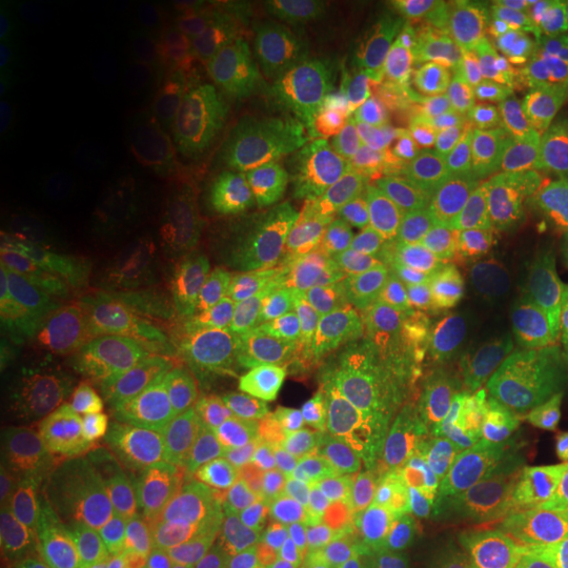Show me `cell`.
<instances>
[{
  "label": "cell",
  "mask_w": 568,
  "mask_h": 568,
  "mask_svg": "<svg viewBox=\"0 0 568 568\" xmlns=\"http://www.w3.org/2000/svg\"><path fill=\"white\" fill-rule=\"evenodd\" d=\"M568 295V258L527 209L479 216L453 258L429 339L445 385L495 400L531 364Z\"/></svg>",
  "instance_id": "cell-1"
},
{
  "label": "cell",
  "mask_w": 568,
  "mask_h": 568,
  "mask_svg": "<svg viewBox=\"0 0 568 568\" xmlns=\"http://www.w3.org/2000/svg\"><path fill=\"white\" fill-rule=\"evenodd\" d=\"M318 355L337 400L400 443H424L445 426L435 353L376 274L351 276L326 293Z\"/></svg>",
  "instance_id": "cell-2"
},
{
  "label": "cell",
  "mask_w": 568,
  "mask_h": 568,
  "mask_svg": "<svg viewBox=\"0 0 568 568\" xmlns=\"http://www.w3.org/2000/svg\"><path fill=\"white\" fill-rule=\"evenodd\" d=\"M345 529L337 447L308 437L266 468L234 535L237 568H308Z\"/></svg>",
  "instance_id": "cell-3"
},
{
  "label": "cell",
  "mask_w": 568,
  "mask_h": 568,
  "mask_svg": "<svg viewBox=\"0 0 568 568\" xmlns=\"http://www.w3.org/2000/svg\"><path fill=\"white\" fill-rule=\"evenodd\" d=\"M508 564L485 466L471 453H445L416 493L400 568H508Z\"/></svg>",
  "instance_id": "cell-4"
},
{
  "label": "cell",
  "mask_w": 568,
  "mask_h": 568,
  "mask_svg": "<svg viewBox=\"0 0 568 568\" xmlns=\"http://www.w3.org/2000/svg\"><path fill=\"white\" fill-rule=\"evenodd\" d=\"M474 222V195L466 176L424 174L397 216L376 268L382 287L410 324L429 322L460 240Z\"/></svg>",
  "instance_id": "cell-5"
},
{
  "label": "cell",
  "mask_w": 568,
  "mask_h": 568,
  "mask_svg": "<svg viewBox=\"0 0 568 568\" xmlns=\"http://www.w3.org/2000/svg\"><path fill=\"white\" fill-rule=\"evenodd\" d=\"M397 105L410 159L424 174L453 172L471 182L487 148L481 98L429 63L403 80Z\"/></svg>",
  "instance_id": "cell-6"
},
{
  "label": "cell",
  "mask_w": 568,
  "mask_h": 568,
  "mask_svg": "<svg viewBox=\"0 0 568 568\" xmlns=\"http://www.w3.org/2000/svg\"><path fill=\"white\" fill-rule=\"evenodd\" d=\"M568 116V27L548 24L537 53L500 88L481 98V132L487 145L518 159Z\"/></svg>",
  "instance_id": "cell-7"
},
{
  "label": "cell",
  "mask_w": 568,
  "mask_h": 568,
  "mask_svg": "<svg viewBox=\"0 0 568 568\" xmlns=\"http://www.w3.org/2000/svg\"><path fill=\"white\" fill-rule=\"evenodd\" d=\"M439 9H447L443 13L456 19L458 27L439 42L432 63L479 98L506 84L537 53L548 27L510 19L508 6L503 3L439 6Z\"/></svg>",
  "instance_id": "cell-8"
},
{
  "label": "cell",
  "mask_w": 568,
  "mask_h": 568,
  "mask_svg": "<svg viewBox=\"0 0 568 568\" xmlns=\"http://www.w3.org/2000/svg\"><path fill=\"white\" fill-rule=\"evenodd\" d=\"M324 122L329 148L372 161L406 180L410 151L397 95L358 71H332L324 80Z\"/></svg>",
  "instance_id": "cell-9"
},
{
  "label": "cell",
  "mask_w": 568,
  "mask_h": 568,
  "mask_svg": "<svg viewBox=\"0 0 568 568\" xmlns=\"http://www.w3.org/2000/svg\"><path fill=\"white\" fill-rule=\"evenodd\" d=\"M180 403L213 429H247L272 414L274 393L264 368L234 351H209L180 376Z\"/></svg>",
  "instance_id": "cell-10"
},
{
  "label": "cell",
  "mask_w": 568,
  "mask_h": 568,
  "mask_svg": "<svg viewBox=\"0 0 568 568\" xmlns=\"http://www.w3.org/2000/svg\"><path fill=\"white\" fill-rule=\"evenodd\" d=\"M397 182L387 169L329 148L311 169L305 203L318 230L343 237L385 213Z\"/></svg>",
  "instance_id": "cell-11"
},
{
  "label": "cell",
  "mask_w": 568,
  "mask_h": 568,
  "mask_svg": "<svg viewBox=\"0 0 568 568\" xmlns=\"http://www.w3.org/2000/svg\"><path fill=\"white\" fill-rule=\"evenodd\" d=\"M187 445L163 426L140 424L103 445L101 460L109 479L130 495H161L187 471Z\"/></svg>",
  "instance_id": "cell-12"
},
{
  "label": "cell",
  "mask_w": 568,
  "mask_h": 568,
  "mask_svg": "<svg viewBox=\"0 0 568 568\" xmlns=\"http://www.w3.org/2000/svg\"><path fill=\"white\" fill-rule=\"evenodd\" d=\"M232 187L255 213H274L293 193V159L284 140L268 126H245L230 151Z\"/></svg>",
  "instance_id": "cell-13"
},
{
  "label": "cell",
  "mask_w": 568,
  "mask_h": 568,
  "mask_svg": "<svg viewBox=\"0 0 568 568\" xmlns=\"http://www.w3.org/2000/svg\"><path fill=\"white\" fill-rule=\"evenodd\" d=\"M343 45L353 71L387 84L389 77L410 74V38L403 19L393 11L361 6L343 21Z\"/></svg>",
  "instance_id": "cell-14"
},
{
  "label": "cell",
  "mask_w": 568,
  "mask_h": 568,
  "mask_svg": "<svg viewBox=\"0 0 568 568\" xmlns=\"http://www.w3.org/2000/svg\"><path fill=\"white\" fill-rule=\"evenodd\" d=\"M521 500L539 531L568 539V424L556 426L531 450Z\"/></svg>",
  "instance_id": "cell-15"
},
{
  "label": "cell",
  "mask_w": 568,
  "mask_h": 568,
  "mask_svg": "<svg viewBox=\"0 0 568 568\" xmlns=\"http://www.w3.org/2000/svg\"><path fill=\"white\" fill-rule=\"evenodd\" d=\"M42 32L61 53L84 63H111L132 48V32L111 13L84 6H51L42 11Z\"/></svg>",
  "instance_id": "cell-16"
},
{
  "label": "cell",
  "mask_w": 568,
  "mask_h": 568,
  "mask_svg": "<svg viewBox=\"0 0 568 568\" xmlns=\"http://www.w3.org/2000/svg\"><path fill=\"white\" fill-rule=\"evenodd\" d=\"M516 169L524 193L568 237V116L539 134L518 155Z\"/></svg>",
  "instance_id": "cell-17"
},
{
  "label": "cell",
  "mask_w": 568,
  "mask_h": 568,
  "mask_svg": "<svg viewBox=\"0 0 568 568\" xmlns=\"http://www.w3.org/2000/svg\"><path fill=\"white\" fill-rule=\"evenodd\" d=\"M45 61L30 11L3 3L0 11V105H40Z\"/></svg>",
  "instance_id": "cell-18"
},
{
  "label": "cell",
  "mask_w": 568,
  "mask_h": 568,
  "mask_svg": "<svg viewBox=\"0 0 568 568\" xmlns=\"http://www.w3.org/2000/svg\"><path fill=\"white\" fill-rule=\"evenodd\" d=\"M45 155L40 105H0V182H34Z\"/></svg>",
  "instance_id": "cell-19"
},
{
  "label": "cell",
  "mask_w": 568,
  "mask_h": 568,
  "mask_svg": "<svg viewBox=\"0 0 568 568\" xmlns=\"http://www.w3.org/2000/svg\"><path fill=\"white\" fill-rule=\"evenodd\" d=\"M38 266L17 247L0 251V337L3 345H17L32 326L38 308Z\"/></svg>",
  "instance_id": "cell-20"
},
{
  "label": "cell",
  "mask_w": 568,
  "mask_h": 568,
  "mask_svg": "<svg viewBox=\"0 0 568 568\" xmlns=\"http://www.w3.org/2000/svg\"><path fill=\"white\" fill-rule=\"evenodd\" d=\"M40 201L34 182H0V243L9 247L21 230L32 222Z\"/></svg>",
  "instance_id": "cell-21"
},
{
  "label": "cell",
  "mask_w": 568,
  "mask_h": 568,
  "mask_svg": "<svg viewBox=\"0 0 568 568\" xmlns=\"http://www.w3.org/2000/svg\"><path fill=\"white\" fill-rule=\"evenodd\" d=\"M548 395L550 400L556 403V408L568 418V343L564 345V351L558 353L556 364L550 368V379H548Z\"/></svg>",
  "instance_id": "cell-22"
}]
</instances>
